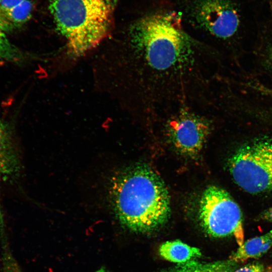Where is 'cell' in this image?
<instances>
[{"label":"cell","mask_w":272,"mask_h":272,"mask_svg":"<svg viewBox=\"0 0 272 272\" xmlns=\"http://www.w3.org/2000/svg\"><path fill=\"white\" fill-rule=\"evenodd\" d=\"M109 197L119 222L134 232L153 231L170 215L167 188L161 177L146 166H133L115 174L110 183Z\"/></svg>","instance_id":"cell-1"},{"label":"cell","mask_w":272,"mask_h":272,"mask_svg":"<svg viewBox=\"0 0 272 272\" xmlns=\"http://www.w3.org/2000/svg\"><path fill=\"white\" fill-rule=\"evenodd\" d=\"M172 12L151 13L131 26L129 37L137 58L141 61L143 74L169 75L182 66L188 55V38L180 19Z\"/></svg>","instance_id":"cell-2"},{"label":"cell","mask_w":272,"mask_h":272,"mask_svg":"<svg viewBox=\"0 0 272 272\" xmlns=\"http://www.w3.org/2000/svg\"><path fill=\"white\" fill-rule=\"evenodd\" d=\"M50 11L66 39L67 53L77 58L97 46L110 34L114 0H52Z\"/></svg>","instance_id":"cell-3"},{"label":"cell","mask_w":272,"mask_h":272,"mask_svg":"<svg viewBox=\"0 0 272 272\" xmlns=\"http://www.w3.org/2000/svg\"><path fill=\"white\" fill-rule=\"evenodd\" d=\"M234 181L251 194L272 191V138L254 140L239 148L229 159Z\"/></svg>","instance_id":"cell-4"},{"label":"cell","mask_w":272,"mask_h":272,"mask_svg":"<svg viewBox=\"0 0 272 272\" xmlns=\"http://www.w3.org/2000/svg\"><path fill=\"white\" fill-rule=\"evenodd\" d=\"M199 218L210 235L219 238L233 235L239 246L244 243L241 210L225 190L215 185L206 189L200 201Z\"/></svg>","instance_id":"cell-5"},{"label":"cell","mask_w":272,"mask_h":272,"mask_svg":"<svg viewBox=\"0 0 272 272\" xmlns=\"http://www.w3.org/2000/svg\"><path fill=\"white\" fill-rule=\"evenodd\" d=\"M189 20L213 36L228 39L240 24L237 11L229 0H182Z\"/></svg>","instance_id":"cell-6"},{"label":"cell","mask_w":272,"mask_h":272,"mask_svg":"<svg viewBox=\"0 0 272 272\" xmlns=\"http://www.w3.org/2000/svg\"><path fill=\"white\" fill-rule=\"evenodd\" d=\"M168 131L176 149L184 155L193 156L203 147L210 128L203 119L190 113L183 112L169 123Z\"/></svg>","instance_id":"cell-7"},{"label":"cell","mask_w":272,"mask_h":272,"mask_svg":"<svg viewBox=\"0 0 272 272\" xmlns=\"http://www.w3.org/2000/svg\"><path fill=\"white\" fill-rule=\"evenodd\" d=\"M17 165L9 130L0 118V183L15 172Z\"/></svg>","instance_id":"cell-8"},{"label":"cell","mask_w":272,"mask_h":272,"mask_svg":"<svg viewBox=\"0 0 272 272\" xmlns=\"http://www.w3.org/2000/svg\"><path fill=\"white\" fill-rule=\"evenodd\" d=\"M33 11L30 0H24L8 11L0 10V29L6 33L22 27L30 19Z\"/></svg>","instance_id":"cell-9"},{"label":"cell","mask_w":272,"mask_h":272,"mask_svg":"<svg viewBox=\"0 0 272 272\" xmlns=\"http://www.w3.org/2000/svg\"><path fill=\"white\" fill-rule=\"evenodd\" d=\"M271 246L272 230L244 242L231 256L230 260L237 262L259 257L266 252Z\"/></svg>","instance_id":"cell-10"},{"label":"cell","mask_w":272,"mask_h":272,"mask_svg":"<svg viewBox=\"0 0 272 272\" xmlns=\"http://www.w3.org/2000/svg\"><path fill=\"white\" fill-rule=\"evenodd\" d=\"M159 253L164 259L176 263L185 262L201 255L199 249L180 240L163 243L159 247Z\"/></svg>","instance_id":"cell-11"},{"label":"cell","mask_w":272,"mask_h":272,"mask_svg":"<svg viewBox=\"0 0 272 272\" xmlns=\"http://www.w3.org/2000/svg\"><path fill=\"white\" fill-rule=\"evenodd\" d=\"M235 263L229 260L206 264L191 263L171 272H233L236 267Z\"/></svg>","instance_id":"cell-12"},{"label":"cell","mask_w":272,"mask_h":272,"mask_svg":"<svg viewBox=\"0 0 272 272\" xmlns=\"http://www.w3.org/2000/svg\"><path fill=\"white\" fill-rule=\"evenodd\" d=\"M30 58V55L13 44L6 33L0 29V60L19 62Z\"/></svg>","instance_id":"cell-13"},{"label":"cell","mask_w":272,"mask_h":272,"mask_svg":"<svg viewBox=\"0 0 272 272\" xmlns=\"http://www.w3.org/2000/svg\"><path fill=\"white\" fill-rule=\"evenodd\" d=\"M233 272H265L263 265L259 263H252L246 265Z\"/></svg>","instance_id":"cell-14"},{"label":"cell","mask_w":272,"mask_h":272,"mask_svg":"<svg viewBox=\"0 0 272 272\" xmlns=\"http://www.w3.org/2000/svg\"><path fill=\"white\" fill-rule=\"evenodd\" d=\"M24 0H0V10L8 11L17 6Z\"/></svg>","instance_id":"cell-15"},{"label":"cell","mask_w":272,"mask_h":272,"mask_svg":"<svg viewBox=\"0 0 272 272\" xmlns=\"http://www.w3.org/2000/svg\"><path fill=\"white\" fill-rule=\"evenodd\" d=\"M258 221L272 222V207L262 212L256 219Z\"/></svg>","instance_id":"cell-16"},{"label":"cell","mask_w":272,"mask_h":272,"mask_svg":"<svg viewBox=\"0 0 272 272\" xmlns=\"http://www.w3.org/2000/svg\"><path fill=\"white\" fill-rule=\"evenodd\" d=\"M268 57L271 63L272 64V45L270 47L269 52H268Z\"/></svg>","instance_id":"cell-17"},{"label":"cell","mask_w":272,"mask_h":272,"mask_svg":"<svg viewBox=\"0 0 272 272\" xmlns=\"http://www.w3.org/2000/svg\"><path fill=\"white\" fill-rule=\"evenodd\" d=\"M95 272H108L107 269L104 267H101Z\"/></svg>","instance_id":"cell-18"}]
</instances>
